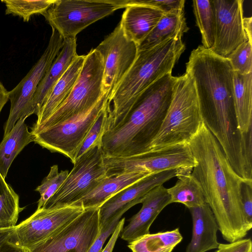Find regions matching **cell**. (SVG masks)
<instances>
[{
    "instance_id": "74e56055",
    "label": "cell",
    "mask_w": 252,
    "mask_h": 252,
    "mask_svg": "<svg viewBox=\"0 0 252 252\" xmlns=\"http://www.w3.org/2000/svg\"><path fill=\"white\" fill-rule=\"evenodd\" d=\"M120 220V218L116 219L109 225L100 227L99 235L91 246L87 252H101L105 242L112 234Z\"/></svg>"
},
{
    "instance_id": "6da1fadb",
    "label": "cell",
    "mask_w": 252,
    "mask_h": 252,
    "mask_svg": "<svg viewBox=\"0 0 252 252\" xmlns=\"http://www.w3.org/2000/svg\"><path fill=\"white\" fill-rule=\"evenodd\" d=\"M186 73L193 81L202 121L232 168L241 171L252 157V131L242 134L238 128L229 60L199 46L190 55Z\"/></svg>"
},
{
    "instance_id": "30bf717a",
    "label": "cell",
    "mask_w": 252,
    "mask_h": 252,
    "mask_svg": "<svg viewBox=\"0 0 252 252\" xmlns=\"http://www.w3.org/2000/svg\"><path fill=\"white\" fill-rule=\"evenodd\" d=\"M109 101V95L104 94L90 109L33 134L34 142L52 152L63 154L74 163L80 146Z\"/></svg>"
},
{
    "instance_id": "3957f363",
    "label": "cell",
    "mask_w": 252,
    "mask_h": 252,
    "mask_svg": "<svg viewBox=\"0 0 252 252\" xmlns=\"http://www.w3.org/2000/svg\"><path fill=\"white\" fill-rule=\"evenodd\" d=\"M176 80L168 73L139 94L122 120L103 134L104 156L129 157L148 152L166 115Z\"/></svg>"
},
{
    "instance_id": "b9f144b4",
    "label": "cell",
    "mask_w": 252,
    "mask_h": 252,
    "mask_svg": "<svg viewBox=\"0 0 252 252\" xmlns=\"http://www.w3.org/2000/svg\"><path fill=\"white\" fill-rule=\"evenodd\" d=\"M22 252H29L28 251L24 250Z\"/></svg>"
},
{
    "instance_id": "4fadbf2b",
    "label": "cell",
    "mask_w": 252,
    "mask_h": 252,
    "mask_svg": "<svg viewBox=\"0 0 252 252\" xmlns=\"http://www.w3.org/2000/svg\"><path fill=\"white\" fill-rule=\"evenodd\" d=\"M99 208L85 209L65 226L29 252H87L100 232Z\"/></svg>"
},
{
    "instance_id": "9a60e30c",
    "label": "cell",
    "mask_w": 252,
    "mask_h": 252,
    "mask_svg": "<svg viewBox=\"0 0 252 252\" xmlns=\"http://www.w3.org/2000/svg\"><path fill=\"white\" fill-rule=\"evenodd\" d=\"M215 16L214 42L210 50L226 58L248 40L244 27L243 0H211Z\"/></svg>"
},
{
    "instance_id": "277c9868",
    "label": "cell",
    "mask_w": 252,
    "mask_h": 252,
    "mask_svg": "<svg viewBox=\"0 0 252 252\" xmlns=\"http://www.w3.org/2000/svg\"><path fill=\"white\" fill-rule=\"evenodd\" d=\"M185 49L182 39L169 38L149 49L138 52L130 68L109 98L113 102L107 129L124 117L145 89L172 70Z\"/></svg>"
},
{
    "instance_id": "7402d4cb",
    "label": "cell",
    "mask_w": 252,
    "mask_h": 252,
    "mask_svg": "<svg viewBox=\"0 0 252 252\" xmlns=\"http://www.w3.org/2000/svg\"><path fill=\"white\" fill-rule=\"evenodd\" d=\"M149 175L142 173L126 172L107 176L93 190L73 205H81L84 209L99 208L114 194Z\"/></svg>"
},
{
    "instance_id": "d6a6232c",
    "label": "cell",
    "mask_w": 252,
    "mask_h": 252,
    "mask_svg": "<svg viewBox=\"0 0 252 252\" xmlns=\"http://www.w3.org/2000/svg\"><path fill=\"white\" fill-rule=\"evenodd\" d=\"M226 58L234 72L243 75L252 73V40L245 41Z\"/></svg>"
},
{
    "instance_id": "f1b7e54d",
    "label": "cell",
    "mask_w": 252,
    "mask_h": 252,
    "mask_svg": "<svg viewBox=\"0 0 252 252\" xmlns=\"http://www.w3.org/2000/svg\"><path fill=\"white\" fill-rule=\"evenodd\" d=\"M193 13L202 36V46L210 49L214 42L215 16L211 0H193Z\"/></svg>"
},
{
    "instance_id": "4316f807",
    "label": "cell",
    "mask_w": 252,
    "mask_h": 252,
    "mask_svg": "<svg viewBox=\"0 0 252 252\" xmlns=\"http://www.w3.org/2000/svg\"><path fill=\"white\" fill-rule=\"evenodd\" d=\"M183 240L179 229L147 234L128 243L131 252H172Z\"/></svg>"
},
{
    "instance_id": "d590c367",
    "label": "cell",
    "mask_w": 252,
    "mask_h": 252,
    "mask_svg": "<svg viewBox=\"0 0 252 252\" xmlns=\"http://www.w3.org/2000/svg\"><path fill=\"white\" fill-rule=\"evenodd\" d=\"M216 252H252L251 238L242 239L228 244L220 243Z\"/></svg>"
},
{
    "instance_id": "8992f818",
    "label": "cell",
    "mask_w": 252,
    "mask_h": 252,
    "mask_svg": "<svg viewBox=\"0 0 252 252\" xmlns=\"http://www.w3.org/2000/svg\"><path fill=\"white\" fill-rule=\"evenodd\" d=\"M103 76L101 56L95 49H92L86 55L79 77L68 97L44 122L32 129L33 134L94 106L104 94Z\"/></svg>"
},
{
    "instance_id": "7a4b0ae2",
    "label": "cell",
    "mask_w": 252,
    "mask_h": 252,
    "mask_svg": "<svg viewBox=\"0 0 252 252\" xmlns=\"http://www.w3.org/2000/svg\"><path fill=\"white\" fill-rule=\"evenodd\" d=\"M188 144L195 162L191 175L202 189L223 238L229 243L243 239L252 228L241 204V186L246 181L233 170L203 121Z\"/></svg>"
},
{
    "instance_id": "cb8c5ba5",
    "label": "cell",
    "mask_w": 252,
    "mask_h": 252,
    "mask_svg": "<svg viewBox=\"0 0 252 252\" xmlns=\"http://www.w3.org/2000/svg\"><path fill=\"white\" fill-rule=\"evenodd\" d=\"M26 119H19L0 143V173L4 179L15 158L26 146L34 141L33 134L29 131Z\"/></svg>"
},
{
    "instance_id": "ab89813d",
    "label": "cell",
    "mask_w": 252,
    "mask_h": 252,
    "mask_svg": "<svg viewBox=\"0 0 252 252\" xmlns=\"http://www.w3.org/2000/svg\"><path fill=\"white\" fill-rule=\"evenodd\" d=\"M9 99V92L4 87L1 82H0V112Z\"/></svg>"
},
{
    "instance_id": "e0dca14e",
    "label": "cell",
    "mask_w": 252,
    "mask_h": 252,
    "mask_svg": "<svg viewBox=\"0 0 252 252\" xmlns=\"http://www.w3.org/2000/svg\"><path fill=\"white\" fill-rule=\"evenodd\" d=\"M141 203L140 210L130 218L120 235L128 243L150 233L153 222L162 210L170 204L167 189L163 185L155 188L146 194Z\"/></svg>"
},
{
    "instance_id": "d6986e66",
    "label": "cell",
    "mask_w": 252,
    "mask_h": 252,
    "mask_svg": "<svg viewBox=\"0 0 252 252\" xmlns=\"http://www.w3.org/2000/svg\"><path fill=\"white\" fill-rule=\"evenodd\" d=\"M192 221V237L186 252H206L217 249L218 225L210 207L203 205L188 209Z\"/></svg>"
},
{
    "instance_id": "1f68e13d",
    "label": "cell",
    "mask_w": 252,
    "mask_h": 252,
    "mask_svg": "<svg viewBox=\"0 0 252 252\" xmlns=\"http://www.w3.org/2000/svg\"><path fill=\"white\" fill-rule=\"evenodd\" d=\"M68 174L69 171L67 170L59 172L58 165H53L51 167L48 175L35 189L40 195L36 210L44 207L47 201L60 189Z\"/></svg>"
},
{
    "instance_id": "f546056e",
    "label": "cell",
    "mask_w": 252,
    "mask_h": 252,
    "mask_svg": "<svg viewBox=\"0 0 252 252\" xmlns=\"http://www.w3.org/2000/svg\"><path fill=\"white\" fill-rule=\"evenodd\" d=\"M56 0H1L6 6L5 14H12L23 18L28 22L31 17L35 14H42L45 12Z\"/></svg>"
},
{
    "instance_id": "9c48e42d",
    "label": "cell",
    "mask_w": 252,
    "mask_h": 252,
    "mask_svg": "<svg viewBox=\"0 0 252 252\" xmlns=\"http://www.w3.org/2000/svg\"><path fill=\"white\" fill-rule=\"evenodd\" d=\"M107 176L126 172L148 174L174 169H193L195 160L188 143L177 144L137 155L104 157Z\"/></svg>"
},
{
    "instance_id": "d4e9b609",
    "label": "cell",
    "mask_w": 252,
    "mask_h": 252,
    "mask_svg": "<svg viewBox=\"0 0 252 252\" xmlns=\"http://www.w3.org/2000/svg\"><path fill=\"white\" fill-rule=\"evenodd\" d=\"M189 29L184 11L164 13L153 30L137 46L138 52L153 48L169 38L182 39Z\"/></svg>"
},
{
    "instance_id": "ffe728a7",
    "label": "cell",
    "mask_w": 252,
    "mask_h": 252,
    "mask_svg": "<svg viewBox=\"0 0 252 252\" xmlns=\"http://www.w3.org/2000/svg\"><path fill=\"white\" fill-rule=\"evenodd\" d=\"M164 14L161 10L153 6L130 4L125 8L120 24L126 36L138 46Z\"/></svg>"
},
{
    "instance_id": "7bdbcfd3",
    "label": "cell",
    "mask_w": 252,
    "mask_h": 252,
    "mask_svg": "<svg viewBox=\"0 0 252 252\" xmlns=\"http://www.w3.org/2000/svg\"><path fill=\"white\" fill-rule=\"evenodd\" d=\"M215 252H216V251Z\"/></svg>"
},
{
    "instance_id": "5bb4252c",
    "label": "cell",
    "mask_w": 252,
    "mask_h": 252,
    "mask_svg": "<svg viewBox=\"0 0 252 252\" xmlns=\"http://www.w3.org/2000/svg\"><path fill=\"white\" fill-rule=\"evenodd\" d=\"M95 49L103 63V93L109 98L134 63L137 45L126 36L119 23Z\"/></svg>"
},
{
    "instance_id": "7c38bea8",
    "label": "cell",
    "mask_w": 252,
    "mask_h": 252,
    "mask_svg": "<svg viewBox=\"0 0 252 252\" xmlns=\"http://www.w3.org/2000/svg\"><path fill=\"white\" fill-rule=\"evenodd\" d=\"M48 44L44 53L26 76L9 91L10 109L5 123L4 135L8 133L20 118H27V113L37 87L63 46V39L52 28Z\"/></svg>"
},
{
    "instance_id": "8d00e7d4",
    "label": "cell",
    "mask_w": 252,
    "mask_h": 252,
    "mask_svg": "<svg viewBox=\"0 0 252 252\" xmlns=\"http://www.w3.org/2000/svg\"><path fill=\"white\" fill-rule=\"evenodd\" d=\"M15 227L0 229V252H22L24 250L11 241Z\"/></svg>"
},
{
    "instance_id": "52a82bcc",
    "label": "cell",
    "mask_w": 252,
    "mask_h": 252,
    "mask_svg": "<svg viewBox=\"0 0 252 252\" xmlns=\"http://www.w3.org/2000/svg\"><path fill=\"white\" fill-rule=\"evenodd\" d=\"M121 8L114 0H56L42 15L64 39L76 38L87 27Z\"/></svg>"
},
{
    "instance_id": "ba28073f",
    "label": "cell",
    "mask_w": 252,
    "mask_h": 252,
    "mask_svg": "<svg viewBox=\"0 0 252 252\" xmlns=\"http://www.w3.org/2000/svg\"><path fill=\"white\" fill-rule=\"evenodd\" d=\"M101 144L94 145L76 159L60 189L43 208L73 205L107 177Z\"/></svg>"
},
{
    "instance_id": "60d3db41",
    "label": "cell",
    "mask_w": 252,
    "mask_h": 252,
    "mask_svg": "<svg viewBox=\"0 0 252 252\" xmlns=\"http://www.w3.org/2000/svg\"><path fill=\"white\" fill-rule=\"evenodd\" d=\"M244 27L247 38L249 40H252V17L244 18Z\"/></svg>"
},
{
    "instance_id": "2e32d148",
    "label": "cell",
    "mask_w": 252,
    "mask_h": 252,
    "mask_svg": "<svg viewBox=\"0 0 252 252\" xmlns=\"http://www.w3.org/2000/svg\"><path fill=\"white\" fill-rule=\"evenodd\" d=\"M178 169L152 174L126 187L111 197L99 208L100 227L109 225L133 206L141 203L144 197L155 188L177 177Z\"/></svg>"
},
{
    "instance_id": "83f0119b",
    "label": "cell",
    "mask_w": 252,
    "mask_h": 252,
    "mask_svg": "<svg viewBox=\"0 0 252 252\" xmlns=\"http://www.w3.org/2000/svg\"><path fill=\"white\" fill-rule=\"evenodd\" d=\"M24 208L19 205V197L0 173V229L14 227Z\"/></svg>"
},
{
    "instance_id": "f35d334b",
    "label": "cell",
    "mask_w": 252,
    "mask_h": 252,
    "mask_svg": "<svg viewBox=\"0 0 252 252\" xmlns=\"http://www.w3.org/2000/svg\"><path fill=\"white\" fill-rule=\"evenodd\" d=\"M125 218H123L118 222L115 230L111 234L108 243L101 252H112L116 241L120 236L121 232L124 227Z\"/></svg>"
},
{
    "instance_id": "44dd1931",
    "label": "cell",
    "mask_w": 252,
    "mask_h": 252,
    "mask_svg": "<svg viewBox=\"0 0 252 252\" xmlns=\"http://www.w3.org/2000/svg\"><path fill=\"white\" fill-rule=\"evenodd\" d=\"M86 55H78L54 85L42 104L32 129L44 122L66 99L80 74Z\"/></svg>"
},
{
    "instance_id": "484cf974",
    "label": "cell",
    "mask_w": 252,
    "mask_h": 252,
    "mask_svg": "<svg viewBox=\"0 0 252 252\" xmlns=\"http://www.w3.org/2000/svg\"><path fill=\"white\" fill-rule=\"evenodd\" d=\"M192 170L178 171V180L172 187L167 189L170 204L180 203L188 209L201 206L206 203L202 189L191 175Z\"/></svg>"
},
{
    "instance_id": "ac0fdd59",
    "label": "cell",
    "mask_w": 252,
    "mask_h": 252,
    "mask_svg": "<svg viewBox=\"0 0 252 252\" xmlns=\"http://www.w3.org/2000/svg\"><path fill=\"white\" fill-rule=\"evenodd\" d=\"M76 47V38L63 39L61 50L37 87L28 111V117L33 114L37 115L54 85L78 56Z\"/></svg>"
},
{
    "instance_id": "e575fe53",
    "label": "cell",
    "mask_w": 252,
    "mask_h": 252,
    "mask_svg": "<svg viewBox=\"0 0 252 252\" xmlns=\"http://www.w3.org/2000/svg\"><path fill=\"white\" fill-rule=\"evenodd\" d=\"M241 204L245 220L252 227V182L244 181L241 186Z\"/></svg>"
},
{
    "instance_id": "5b68a950",
    "label": "cell",
    "mask_w": 252,
    "mask_h": 252,
    "mask_svg": "<svg viewBox=\"0 0 252 252\" xmlns=\"http://www.w3.org/2000/svg\"><path fill=\"white\" fill-rule=\"evenodd\" d=\"M202 122L193 81L185 73L177 77L171 103L148 152L189 143Z\"/></svg>"
},
{
    "instance_id": "8fae6325",
    "label": "cell",
    "mask_w": 252,
    "mask_h": 252,
    "mask_svg": "<svg viewBox=\"0 0 252 252\" xmlns=\"http://www.w3.org/2000/svg\"><path fill=\"white\" fill-rule=\"evenodd\" d=\"M84 210L82 206L76 205L36 210L16 225L11 241L29 251L69 224Z\"/></svg>"
},
{
    "instance_id": "603a6c76",
    "label": "cell",
    "mask_w": 252,
    "mask_h": 252,
    "mask_svg": "<svg viewBox=\"0 0 252 252\" xmlns=\"http://www.w3.org/2000/svg\"><path fill=\"white\" fill-rule=\"evenodd\" d=\"M234 101L238 128L242 134L252 131V73L234 72Z\"/></svg>"
},
{
    "instance_id": "836d02e7",
    "label": "cell",
    "mask_w": 252,
    "mask_h": 252,
    "mask_svg": "<svg viewBox=\"0 0 252 252\" xmlns=\"http://www.w3.org/2000/svg\"><path fill=\"white\" fill-rule=\"evenodd\" d=\"M184 0H119L123 8L130 4L145 5L156 7L164 13L184 11Z\"/></svg>"
},
{
    "instance_id": "4dcf8cb0",
    "label": "cell",
    "mask_w": 252,
    "mask_h": 252,
    "mask_svg": "<svg viewBox=\"0 0 252 252\" xmlns=\"http://www.w3.org/2000/svg\"><path fill=\"white\" fill-rule=\"evenodd\" d=\"M111 110L109 101L90 128L76 154L75 160L91 147L101 145V139L107 129L109 113Z\"/></svg>"
}]
</instances>
